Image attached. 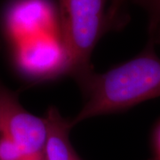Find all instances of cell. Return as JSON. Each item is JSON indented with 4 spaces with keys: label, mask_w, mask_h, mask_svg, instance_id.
Listing matches in <instances>:
<instances>
[{
    "label": "cell",
    "mask_w": 160,
    "mask_h": 160,
    "mask_svg": "<svg viewBox=\"0 0 160 160\" xmlns=\"http://www.w3.org/2000/svg\"><path fill=\"white\" fill-rule=\"evenodd\" d=\"M109 0H57L60 38L78 82L93 70L90 60L100 38L108 31Z\"/></svg>",
    "instance_id": "cell-2"
},
{
    "label": "cell",
    "mask_w": 160,
    "mask_h": 160,
    "mask_svg": "<svg viewBox=\"0 0 160 160\" xmlns=\"http://www.w3.org/2000/svg\"><path fill=\"white\" fill-rule=\"evenodd\" d=\"M151 160H160V124L153 135V158Z\"/></svg>",
    "instance_id": "cell-8"
},
{
    "label": "cell",
    "mask_w": 160,
    "mask_h": 160,
    "mask_svg": "<svg viewBox=\"0 0 160 160\" xmlns=\"http://www.w3.org/2000/svg\"><path fill=\"white\" fill-rule=\"evenodd\" d=\"M149 15V31L160 22V0H133Z\"/></svg>",
    "instance_id": "cell-7"
},
{
    "label": "cell",
    "mask_w": 160,
    "mask_h": 160,
    "mask_svg": "<svg viewBox=\"0 0 160 160\" xmlns=\"http://www.w3.org/2000/svg\"><path fill=\"white\" fill-rule=\"evenodd\" d=\"M149 38L152 39L157 44L160 43V22L155 27L154 29L149 31Z\"/></svg>",
    "instance_id": "cell-9"
},
{
    "label": "cell",
    "mask_w": 160,
    "mask_h": 160,
    "mask_svg": "<svg viewBox=\"0 0 160 160\" xmlns=\"http://www.w3.org/2000/svg\"><path fill=\"white\" fill-rule=\"evenodd\" d=\"M156 43L149 39L135 57L104 73L91 72L78 83L85 103L70 120L72 127L84 120L126 110L145 101L160 97V58Z\"/></svg>",
    "instance_id": "cell-1"
},
{
    "label": "cell",
    "mask_w": 160,
    "mask_h": 160,
    "mask_svg": "<svg viewBox=\"0 0 160 160\" xmlns=\"http://www.w3.org/2000/svg\"><path fill=\"white\" fill-rule=\"evenodd\" d=\"M37 160H44V158H43V157H42L41 158H38V159H37Z\"/></svg>",
    "instance_id": "cell-10"
},
{
    "label": "cell",
    "mask_w": 160,
    "mask_h": 160,
    "mask_svg": "<svg viewBox=\"0 0 160 160\" xmlns=\"http://www.w3.org/2000/svg\"><path fill=\"white\" fill-rule=\"evenodd\" d=\"M129 0H109L107 10L108 31L123 28L128 21L126 5Z\"/></svg>",
    "instance_id": "cell-6"
},
{
    "label": "cell",
    "mask_w": 160,
    "mask_h": 160,
    "mask_svg": "<svg viewBox=\"0 0 160 160\" xmlns=\"http://www.w3.org/2000/svg\"><path fill=\"white\" fill-rule=\"evenodd\" d=\"M44 118L47 129L44 160H81L70 142V120L64 118L55 108L48 109Z\"/></svg>",
    "instance_id": "cell-5"
},
{
    "label": "cell",
    "mask_w": 160,
    "mask_h": 160,
    "mask_svg": "<svg viewBox=\"0 0 160 160\" xmlns=\"http://www.w3.org/2000/svg\"><path fill=\"white\" fill-rule=\"evenodd\" d=\"M15 68L25 78L42 80L69 73V61L61 39L37 34L9 42Z\"/></svg>",
    "instance_id": "cell-4"
},
{
    "label": "cell",
    "mask_w": 160,
    "mask_h": 160,
    "mask_svg": "<svg viewBox=\"0 0 160 160\" xmlns=\"http://www.w3.org/2000/svg\"><path fill=\"white\" fill-rule=\"evenodd\" d=\"M46 122L29 112L17 95L0 82V145H12L29 159L43 157Z\"/></svg>",
    "instance_id": "cell-3"
}]
</instances>
